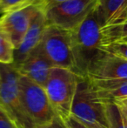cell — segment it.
<instances>
[{
	"label": "cell",
	"mask_w": 127,
	"mask_h": 128,
	"mask_svg": "<svg viewBox=\"0 0 127 128\" xmlns=\"http://www.w3.org/2000/svg\"><path fill=\"white\" fill-rule=\"evenodd\" d=\"M96 8V7H95ZM102 27L94 9L85 20L71 32V48L77 75L86 78L92 61L101 52Z\"/></svg>",
	"instance_id": "6da1fadb"
},
{
	"label": "cell",
	"mask_w": 127,
	"mask_h": 128,
	"mask_svg": "<svg viewBox=\"0 0 127 128\" xmlns=\"http://www.w3.org/2000/svg\"><path fill=\"white\" fill-rule=\"evenodd\" d=\"M103 46L115 42H119L127 38V22L114 26L102 28Z\"/></svg>",
	"instance_id": "5bb4252c"
},
{
	"label": "cell",
	"mask_w": 127,
	"mask_h": 128,
	"mask_svg": "<svg viewBox=\"0 0 127 128\" xmlns=\"http://www.w3.org/2000/svg\"><path fill=\"white\" fill-rule=\"evenodd\" d=\"M97 0H66L44 12L48 26L67 32L79 26L95 9Z\"/></svg>",
	"instance_id": "8992f818"
},
{
	"label": "cell",
	"mask_w": 127,
	"mask_h": 128,
	"mask_svg": "<svg viewBox=\"0 0 127 128\" xmlns=\"http://www.w3.org/2000/svg\"><path fill=\"white\" fill-rule=\"evenodd\" d=\"M71 115L88 128H110L105 102L96 97L87 78H79Z\"/></svg>",
	"instance_id": "277c9868"
},
{
	"label": "cell",
	"mask_w": 127,
	"mask_h": 128,
	"mask_svg": "<svg viewBox=\"0 0 127 128\" xmlns=\"http://www.w3.org/2000/svg\"><path fill=\"white\" fill-rule=\"evenodd\" d=\"M86 78L90 80L127 79V60L101 51L91 63Z\"/></svg>",
	"instance_id": "9c48e42d"
},
{
	"label": "cell",
	"mask_w": 127,
	"mask_h": 128,
	"mask_svg": "<svg viewBox=\"0 0 127 128\" xmlns=\"http://www.w3.org/2000/svg\"><path fill=\"white\" fill-rule=\"evenodd\" d=\"M18 88L24 112L35 126L49 123L58 116L43 86L20 75Z\"/></svg>",
	"instance_id": "5b68a950"
},
{
	"label": "cell",
	"mask_w": 127,
	"mask_h": 128,
	"mask_svg": "<svg viewBox=\"0 0 127 128\" xmlns=\"http://www.w3.org/2000/svg\"><path fill=\"white\" fill-rule=\"evenodd\" d=\"M47 26L44 13L40 10L32 21L21 44L14 52V66L21 64L37 46H39Z\"/></svg>",
	"instance_id": "8fae6325"
},
{
	"label": "cell",
	"mask_w": 127,
	"mask_h": 128,
	"mask_svg": "<svg viewBox=\"0 0 127 128\" xmlns=\"http://www.w3.org/2000/svg\"><path fill=\"white\" fill-rule=\"evenodd\" d=\"M52 67H54L52 64L43 53L40 47L37 46L29 57L16 68L20 75L27 77L36 84L44 87Z\"/></svg>",
	"instance_id": "30bf717a"
},
{
	"label": "cell",
	"mask_w": 127,
	"mask_h": 128,
	"mask_svg": "<svg viewBox=\"0 0 127 128\" xmlns=\"http://www.w3.org/2000/svg\"><path fill=\"white\" fill-rule=\"evenodd\" d=\"M0 128H18L1 106H0Z\"/></svg>",
	"instance_id": "d6986e66"
},
{
	"label": "cell",
	"mask_w": 127,
	"mask_h": 128,
	"mask_svg": "<svg viewBox=\"0 0 127 128\" xmlns=\"http://www.w3.org/2000/svg\"><path fill=\"white\" fill-rule=\"evenodd\" d=\"M34 128H68L64 121L60 117L56 116L52 121L41 126H36Z\"/></svg>",
	"instance_id": "44dd1931"
},
{
	"label": "cell",
	"mask_w": 127,
	"mask_h": 128,
	"mask_svg": "<svg viewBox=\"0 0 127 128\" xmlns=\"http://www.w3.org/2000/svg\"><path fill=\"white\" fill-rule=\"evenodd\" d=\"M64 123L68 128H88L72 115H71L69 118H66L64 120Z\"/></svg>",
	"instance_id": "7402d4cb"
},
{
	"label": "cell",
	"mask_w": 127,
	"mask_h": 128,
	"mask_svg": "<svg viewBox=\"0 0 127 128\" xmlns=\"http://www.w3.org/2000/svg\"><path fill=\"white\" fill-rule=\"evenodd\" d=\"M1 7H2V0H0V12H1Z\"/></svg>",
	"instance_id": "d4e9b609"
},
{
	"label": "cell",
	"mask_w": 127,
	"mask_h": 128,
	"mask_svg": "<svg viewBox=\"0 0 127 128\" xmlns=\"http://www.w3.org/2000/svg\"><path fill=\"white\" fill-rule=\"evenodd\" d=\"M19 72L13 64H0V103L18 128H34L24 112L18 88Z\"/></svg>",
	"instance_id": "3957f363"
},
{
	"label": "cell",
	"mask_w": 127,
	"mask_h": 128,
	"mask_svg": "<svg viewBox=\"0 0 127 128\" xmlns=\"http://www.w3.org/2000/svg\"><path fill=\"white\" fill-rule=\"evenodd\" d=\"M39 47L54 67L75 72L70 32L47 24Z\"/></svg>",
	"instance_id": "52a82bcc"
},
{
	"label": "cell",
	"mask_w": 127,
	"mask_h": 128,
	"mask_svg": "<svg viewBox=\"0 0 127 128\" xmlns=\"http://www.w3.org/2000/svg\"><path fill=\"white\" fill-rule=\"evenodd\" d=\"M112 103H114L117 106L119 113H120V116L123 120V122L127 126V98L115 100Z\"/></svg>",
	"instance_id": "ffe728a7"
},
{
	"label": "cell",
	"mask_w": 127,
	"mask_h": 128,
	"mask_svg": "<svg viewBox=\"0 0 127 128\" xmlns=\"http://www.w3.org/2000/svg\"><path fill=\"white\" fill-rule=\"evenodd\" d=\"M105 110L110 128H127L123 122L117 106L114 103L105 102Z\"/></svg>",
	"instance_id": "2e32d148"
},
{
	"label": "cell",
	"mask_w": 127,
	"mask_h": 128,
	"mask_svg": "<svg viewBox=\"0 0 127 128\" xmlns=\"http://www.w3.org/2000/svg\"><path fill=\"white\" fill-rule=\"evenodd\" d=\"M101 51L117 55L127 60V44H125V43H112V44H109L107 46H102Z\"/></svg>",
	"instance_id": "ac0fdd59"
},
{
	"label": "cell",
	"mask_w": 127,
	"mask_h": 128,
	"mask_svg": "<svg viewBox=\"0 0 127 128\" xmlns=\"http://www.w3.org/2000/svg\"><path fill=\"white\" fill-rule=\"evenodd\" d=\"M0 86H1V80H0ZM0 106H1V103H0Z\"/></svg>",
	"instance_id": "484cf974"
},
{
	"label": "cell",
	"mask_w": 127,
	"mask_h": 128,
	"mask_svg": "<svg viewBox=\"0 0 127 128\" xmlns=\"http://www.w3.org/2000/svg\"><path fill=\"white\" fill-rule=\"evenodd\" d=\"M79 78L69 69L52 67L44 86L53 110L64 121L71 115Z\"/></svg>",
	"instance_id": "7a4b0ae2"
},
{
	"label": "cell",
	"mask_w": 127,
	"mask_h": 128,
	"mask_svg": "<svg viewBox=\"0 0 127 128\" xmlns=\"http://www.w3.org/2000/svg\"><path fill=\"white\" fill-rule=\"evenodd\" d=\"M43 0H2L1 13L14 12L31 5H40Z\"/></svg>",
	"instance_id": "e0dca14e"
},
{
	"label": "cell",
	"mask_w": 127,
	"mask_h": 128,
	"mask_svg": "<svg viewBox=\"0 0 127 128\" xmlns=\"http://www.w3.org/2000/svg\"><path fill=\"white\" fill-rule=\"evenodd\" d=\"M15 47L10 38L0 29V64H13Z\"/></svg>",
	"instance_id": "9a60e30c"
},
{
	"label": "cell",
	"mask_w": 127,
	"mask_h": 128,
	"mask_svg": "<svg viewBox=\"0 0 127 128\" xmlns=\"http://www.w3.org/2000/svg\"><path fill=\"white\" fill-rule=\"evenodd\" d=\"M120 43H125V44H127V38H125V39H123V40H121V41H119Z\"/></svg>",
	"instance_id": "cb8c5ba5"
},
{
	"label": "cell",
	"mask_w": 127,
	"mask_h": 128,
	"mask_svg": "<svg viewBox=\"0 0 127 128\" xmlns=\"http://www.w3.org/2000/svg\"><path fill=\"white\" fill-rule=\"evenodd\" d=\"M40 10L38 5H31L24 9L3 13L0 17V29L8 35L15 50L21 44L33 19Z\"/></svg>",
	"instance_id": "ba28073f"
},
{
	"label": "cell",
	"mask_w": 127,
	"mask_h": 128,
	"mask_svg": "<svg viewBox=\"0 0 127 128\" xmlns=\"http://www.w3.org/2000/svg\"><path fill=\"white\" fill-rule=\"evenodd\" d=\"M64 1H66V0H43L42 3L39 5V7H40L41 10L44 12H45L47 9H49L50 7L53 6V5H56V4H60Z\"/></svg>",
	"instance_id": "603a6c76"
},
{
	"label": "cell",
	"mask_w": 127,
	"mask_h": 128,
	"mask_svg": "<svg viewBox=\"0 0 127 128\" xmlns=\"http://www.w3.org/2000/svg\"><path fill=\"white\" fill-rule=\"evenodd\" d=\"M95 10L102 28L127 22V0H97Z\"/></svg>",
	"instance_id": "7c38bea8"
},
{
	"label": "cell",
	"mask_w": 127,
	"mask_h": 128,
	"mask_svg": "<svg viewBox=\"0 0 127 128\" xmlns=\"http://www.w3.org/2000/svg\"><path fill=\"white\" fill-rule=\"evenodd\" d=\"M89 81L94 94L101 101L112 103L127 98V79Z\"/></svg>",
	"instance_id": "4fadbf2b"
}]
</instances>
